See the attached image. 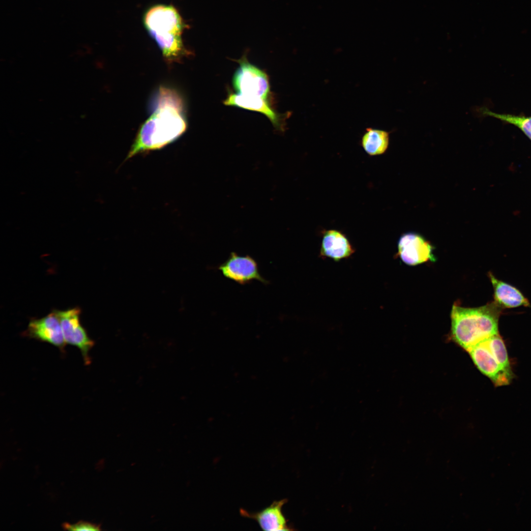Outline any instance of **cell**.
I'll list each match as a JSON object with an SVG mask.
<instances>
[{
  "label": "cell",
  "mask_w": 531,
  "mask_h": 531,
  "mask_svg": "<svg viewBox=\"0 0 531 531\" xmlns=\"http://www.w3.org/2000/svg\"><path fill=\"white\" fill-rule=\"evenodd\" d=\"M480 110L483 116L492 117L504 123L516 126L531 141V116L499 114L492 112L486 107H482Z\"/></svg>",
  "instance_id": "9a60e30c"
},
{
  "label": "cell",
  "mask_w": 531,
  "mask_h": 531,
  "mask_svg": "<svg viewBox=\"0 0 531 531\" xmlns=\"http://www.w3.org/2000/svg\"><path fill=\"white\" fill-rule=\"evenodd\" d=\"M488 275L494 289V302L501 308L530 306L528 299L516 287L499 280L491 272Z\"/></svg>",
  "instance_id": "4fadbf2b"
},
{
  "label": "cell",
  "mask_w": 531,
  "mask_h": 531,
  "mask_svg": "<svg viewBox=\"0 0 531 531\" xmlns=\"http://www.w3.org/2000/svg\"><path fill=\"white\" fill-rule=\"evenodd\" d=\"M389 142V133L386 131L368 127L365 129L361 143L365 151L371 156L384 153Z\"/></svg>",
  "instance_id": "5bb4252c"
},
{
  "label": "cell",
  "mask_w": 531,
  "mask_h": 531,
  "mask_svg": "<svg viewBox=\"0 0 531 531\" xmlns=\"http://www.w3.org/2000/svg\"><path fill=\"white\" fill-rule=\"evenodd\" d=\"M477 369L486 375L496 386L509 384L513 373L506 371L490 349L487 339L480 342L467 351Z\"/></svg>",
  "instance_id": "8992f818"
},
{
  "label": "cell",
  "mask_w": 531,
  "mask_h": 531,
  "mask_svg": "<svg viewBox=\"0 0 531 531\" xmlns=\"http://www.w3.org/2000/svg\"><path fill=\"white\" fill-rule=\"evenodd\" d=\"M151 107L152 113L139 128L125 160L162 148L177 140L186 129L184 101L175 89L160 87Z\"/></svg>",
  "instance_id": "6da1fadb"
},
{
  "label": "cell",
  "mask_w": 531,
  "mask_h": 531,
  "mask_svg": "<svg viewBox=\"0 0 531 531\" xmlns=\"http://www.w3.org/2000/svg\"><path fill=\"white\" fill-rule=\"evenodd\" d=\"M434 249L423 236L410 232L404 234L399 239L397 256L405 264L414 266L435 261Z\"/></svg>",
  "instance_id": "ba28073f"
},
{
  "label": "cell",
  "mask_w": 531,
  "mask_h": 531,
  "mask_svg": "<svg viewBox=\"0 0 531 531\" xmlns=\"http://www.w3.org/2000/svg\"><path fill=\"white\" fill-rule=\"evenodd\" d=\"M236 61L239 65L234 74L232 80L235 90L238 93L266 99L270 92L267 74L249 62L246 55Z\"/></svg>",
  "instance_id": "277c9868"
},
{
  "label": "cell",
  "mask_w": 531,
  "mask_h": 531,
  "mask_svg": "<svg viewBox=\"0 0 531 531\" xmlns=\"http://www.w3.org/2000/svg\"><path fill=\"white\" fill-rule=\"evenodd\" d=\"M501 309L494 302L477 308L463 307L455 303L450 313L451 339L468 351L498 334Z\"/></svg>",
  "instance_id": "3957f363"
},
{
  "label": "cell",
  "mask_w": 531,
  "mask_h": 531,
  "mask_svg": "<svg viewBox=\"0 0 531 531\" xmlns=\"http://www.w3.org/2000/svg\"><path fill=\"white\" fill-rule=\"evenodd\" d=\"M224 276L240 285H245L253 280L264 284L268 281L262 276L255 260L249 255L240 256L231 252L227 260L218 266Z\"/></svg>",
  "instance_id": "52a82bcc"
},
{
  "label": "cell",
  "mask_w": 531,
  "mask_h": 531,
  "mask_svg": "<svg viewBox=\"0 0 531 531\" xmlns=\"http://www.w3.org/2000/svg\"><path fill=\"white\" fill-rule=\"evenodd\" d=\"M143 23L167 61L177 62L189 55L182 38L186 25L174 6L161 4L152 6L145 12Z\"/></svg>",
  "instance_id": "7a4b0ae2"
},
{
  "label": "cell",
  "mask_w": 531,
  "mask_h": 531,
  "mask_svg": "<svg viewBox=\"0 0 531 531\" xmlns=\"http://www.w3.org/2000/svg\"><path fill=\"white\" fill-rule=\"evenodd\" d=\"M23 335L49 343L57 347L61 352L64 351L66 343L55 310L44 317L32 319Z\"/></svg>",
  "instance_id": "9c48e42d"
},
{
  "label": "cell",
  "mask_w": 531,
  "mask_h": 531,
  "mask_svg": "<svg viewBox=\"0 0 531 531\" xmlns=\"http://www.w3.org/2000/svg\"><path fill=\"white\" fill-rule=\"evenodd\" d=\"M62 528L64 530L71 531H100L101 530L100 525L92 524L85 521H80L76 524L71 525L68 523L62 524Z\"/></svg>",
  "instance_id": "2e32d148"
},
{
  "label": "cell",
  "mask_w": 531,
  "mask_h": 531,
  "mask_svg": "<svg viewBox=\"0 0 531 531\" xmlns=\"http://www.w3.org/2000/svg\"><path fill=\"white\" fill-rule=\"evenodd\" d=\"M224 104L260 113L267 117L274 127L283 129V116L273 110L266 99L238 93H230L224 100Z\"/></svg>",
  "instance_id": "30bf717a"
},
{
  "label": "cell",
  "mask_w": 531,
  "mask_h": 531,
  "mask_svg": "<svg viewBox=\"0 0 531 531\" xmlns=\"http://www.w3.org/2000/svg\"><path fill=\"white\" fill-rule=\"evenodd\" d=\"M59 320L63 335L66 344L77 347L80 351L86 365L90 363L89 352L94 345L86 330L82 325L78 307L66 310H55Z\"/></svg>",
  "instance_id": "5b68a950"
},
{
  "label": "cell",
  "mask_w": 531,
  "mask_h": 531,
  "mask_svg": "<svg viewBox=\"0 0 531 531\" xmlns=\"http://www.w3.org/2000/svg\"><path fill=\"white\" fill-rule=\"evenodd\" d=\"M354 250L346 236L336 230H328L323 233L320 256L335 261L350 257Z\"/></svg>",
  "instance_id": "7c38bea8"
},
{
  "label": "cell",
  "mask_w": 531,
  "mask_h": 531,
  "mask_svg": "<svg viewBox=\"0 0 531 531\" xmlns=\"http://www.w3.org/2000/svg\"><path fill=\"white\" fill-rule=\"evenodd\" d=\"M286 502V499L274 501L269 506L257 512L251 513L240 509V514L243 517L255 520L264 531L291 530L282 511V507Z\"/></svg>",
  "instance_id": "8fae6325"
}]
</instances>
